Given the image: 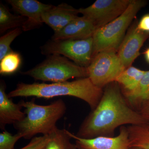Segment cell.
Returning <instances> with one entry per match:
<instances>
[{
  "label": "cell",
  "mask_w": 149,
  "mask_h": 149,
  "mask_svg": "<svg viewBox=\"0 0 149 149\" xmlns=\"http://www.w3.org/2000/svg\"><path fill=\"white\" fill-rule=\"evenodd\" d=\"M71 139L75 140L77 149H130L128 129L121 126L119 133L116 137L99 136L92 139H83L72 134L68 130Z\"/></svg>",
  "instance_id": "cell-9"
},
{
  "label": "cell",
  "mask_w": 149,
  "mask_h": 149,
  "mask_svg": "<svg viewBox=\"0 0 149 149\" xmlns=\"http://www.w3.org/2000/svg\"><path fill=\"white\" fill-rule=\"evenodd\" d=\"M130 147L149 149V121L143 124L127 127Z\"/></svg>",
  "instance_id": "cell-17"
},
{
  "label": "cell",
  "mask_w": 149,
  "mask_h": 149,
  "mask_svg": "<svg viewBox=\"0 0 149 149\" xmlns=\"http://www.w3.org/2000/svg\"><path fill=\"white\" fill-rule=\"evenodd\" d=\"M19 27L12 29L0 38V60L12 50L10 45L13 40L22 32Z\"/></svg>",
  "instance_id": "cell-21"
},
{
  "label": "cell",
  "mask_w": 149,
  "mask_h": 149,
  "mask_svg": "<svg viewBox=\"0 0 149 149\" xmlns=\"http://www.w3.org/2000/svg\"><path fill=\"white\" fill-rule=\"evenodd\" d=\"M49 135L50 140L46 149H77L76 144L70 142L71 138L67 130L57 128Z\"/></svg>",
  "instance_id": "cell-19"
},
{
  "label": "cell",
  "mask_w": 149,
  "mask_h": 149,
  "mask_svg": "<svg viewBox=\"0 0 149 149\" xmlns=\"http://www.w3.org/2000/svg\"><path fill=\"white\" fill-rule=\"evenodd\" d=\"M132 0H97L90 6L77 9L97 29L108 24L126 10Z\"/></svg>",
  "instance_id": "cell-8"
},
{
  "label": "cell",
  "mask_w": 149,
  "mask_h": 149,
  "mask_svg": "<svg viewBox=\"0 0 149 149\" xmlns=\"http://www.w3.org/2000/svg\"><path fill=\"white\" fill-rule=\"evenodd\" d=\"M130 149H141L139 148H130Z\"/></svg>",
  "instance_id": "cell-27"
},
{
  "label": "cell",
  "mask_w": 149,
  "mask_h": 149,
  "mask_svg": "<svg viewBox=\"0 0 149 149\" xmlns=\"http://www.w3.org/2000/svg\"><path fill=\"white\" fill-rule=\"evenodd\" d=\"M78 10L65 3L57 6H52L42 15L44 23L51 27L54 32L63 29L78 15Z\"/></svg>",
  "instance_id": "cell-12"
},
{
  "label": "cell",
  "mask_w": 149,
  "mask_h": 149,
  "mask_svg": "<svg viewBox=\"0 0 149 149\" xmlns=\"http://www.w3.org/2000/svg\"><path fill=\"white\" fill-rule=\"evenodd\" d=\"M20 104H15L6 93V85L1 82L0 85V126L4 129L7 124H15L25 117V113L21 111Z\"/></svg>",
  "instance_id": "cell-14"
},
{
  "label": "cell",
  "mask_w": 149,
  "mask_h": 149,
  "mask_svg": "<svg viewBox=\"0 0 149 149\" xmlns=\"http://www.w3.org/2000/svg\"><path fill=\"white\" fill-rule=\"evenodd\" d=\"M129 106L140 112L149 107V70L146 71L137 89L124 97Z\"/></svg>",
  "instance_id": "cell-15"
},
{
  "label": "cell",
  "mask_w": 149,
  "mask_h": 149,
  "mask_svg": "<svg viewBox=\"0 0 149 149\" xmlns=\"http://www.w3.org/2000/svg\"><path fill=\"white\" fill-rule=\"evenodd\" d=\"M24 108L25 117L15 124L17 133L23 138L29 139L37 134L49 135L57 128L56 123L65 113L66 107L62 100H57L47 105H40L35 101L19 103Z\"/></svg>",
  "instance_id": "cell-3"
},
{
  "label": "cell",
  "mask_w": 149,
  "mask_h": 149,
  "mask_svg": "<svg viewBox=\"0 0 149 149\" xmlns=\"http://www.w3.org/2000/svg\"><path fill=\"white\" fill-rule=\"evenodd\" d=\"M145 56L146 60L149 63V47L145 51Z\"/></svg>",
  "instance_id": "cell-26"
},
{
  "label": "cell",
  "mask_w": 149,
  "mask_h": 149,
  "mask_svg": "<svg viewBox=\"0 0 149 149\" xmlns=\"http://www.w3.org/2000/svg\"><path fill=\"white\" fill-rule=\"evenodd\" d=\"M140 113L145 119H146L148 121H149V107L142 110L140 112Z\"/></svg>",
  "instance_id": "cell-25"
},
{
  "label": "cell",
  "mask_w": 149,
  "mask_h": 149,
  "mask_svg": "<svg viewBox=\"0 0 149 149\" xmlns=\"http://www.w3.org/2000/svg\"><path fill=\"white\" fill-rule=\"evenodd\" d=\"M22 138L19 133L13 135L6 130L3 131L0 133V149H15L16 142Z\"/></svg>",
  "instance_id": "cell-22"
},
{
  "label": "cell",
  "mask_w": 149,
  "mask_h": 149,
  "mask_svg": "<svg viewBox=\"0 0 149 149\" xmlns=\"http://www.w3.org/2000/svg\"><path fill=\"white\" fill-rule=\"evenodd\" d=\"M22 59L20 54L11 51L0 60V73L2 74H13L19 68Z\"/></svg>",
  "instance_id": "cell-20"
},
{
  "label": "cell",
  "mask_w": 149,
  "mask_h": 149,
  "mask_svg": "<svg viewBox=\"0 0 149 149\" xmlns=\"http://www.w3.org/2000/svg\"><path fill=\"white\" fill-rule=\"evenodd\" d=\"M146 71L131 66L119 74L115 81L119 85L124 97L130 95L137 89Z\"/></svg>",
  "instance_id": "cell-16"
},
{
  "label": "cell",
  "mask_w": 149,
  "mask_h": 149,
  "mask_svg": "<svg viewBox=\"0 0 149 149\" xmlns=\"http://www.w3.org/2000/svg\"><path fill=\"white\" fill-rule=\"evenodd\" d=\"M104 91L94 85L88 77L69 82L52 83H20L8 94L10 98L35 97L50 99L60 96H71L83 100L93 110L98 104Z\"/></svg>",
  "instance_id": "cell-2"
},
{
  "label": "cell",
  "mask_w": 149,
  "mask_h": 149,
  "mask_svg": "<svg viewBox=\"0 0 149 149\" xmlns=\"http://www.w3.org/2000/svg\"><path fill=\"white\" fill-rule=\"evenodd\" d=\"M148 121L129 106L115 81L105 87L98 104L85 118L76 135L83 139L114 137L119 126L140 125Z\"/></svg>",
  "instance_id": "cell-1"
},
{
  "label": "cell",
  "mask_w": 149,
  "mask_h": 149,
  "mask_svg": "<svg viewBox=\"0 0 149 149\" xmlns=\"http://www.w3.org/2000/svg\"><path fill=\"white\" fill-rule=\"evenodd\" d=\"M97 28L84 17H77L63 29L54 32L52 40H83L93 37Z\"/></svg>",
  "instance_id": "cell-13"
},
{
  "label": "cell",
  "mask_w": 149,
  "mask_h": 149,
  "mask_svg": "<svg viewBox=\"0 0 149 149\" xmlns=\"http://www.w3.org/2000/svg\"><path fill=\"white\" fill-rule=\"evenodd\" d=\"M14 10L27 18L22 26V30L29 31L38 28L44 23L42 15L53 5L45 4L36 0H8Z\"/></svg>",
  "instance_id": "cell-11"
},
{
  "label": "cell",
  "mask_w": 149,
  "mask_h": 149,
  "mask_svg": "<svg viewBox=\"0 0 149 149\" xmlns=\"http://www.w3.org/2000/svg\"><path fill=\"white\" fill-rule=\"evenodd\" d=\"M149 38V33L138 29L136 23L130 27L117 52L125 69L140 55L141 48Z\"/></svg>",
  "instance_id": "cell-10"
},
{
  "label": "cell",
  "mask_w": 149,
  "mask_h": 149,
  "mask_svg": "<svg viewBox=\"0 0 149 149\" xmlns=\"http://www.w3.org/2000/svg\"><path fill=\"white\" fill-rule=\"evenodd\" d=\"M22 73L35 80L53 83L66 82L75 77H88L87 68L80 66L58 54L49 55L34 68Z\"/></svg>",
  "instance_id": "cell-5"
},
{
  "label": "cell",
  "mask_w": 149,
  "mask_h": 149,
  "mask_svg": "<svg viewBox=\"0 0 149 149\" xmlns=\"http://www.w3.org/2000/svg\"><path fill=\"white\" fill-rule=\"evenodd\" d=\"M43 54L62 55L80 66L87 68L93 59V37L83 40H52L41 48Z\"/></svg>",
  "instance_id": "cell-6"
},
{
  "label": "cell",
  "mask_w": 149,
  "mask_h": 149,
  "mask_svg": "<svg viewBox=\"0 0 149 149\" xmlns=\"http://www.w3.org/2000/svg\"><path fill=\"white\" fill-rule=\"evenodd\" d=\"M125 69L117 52L110 51L96 54L87 67L88 77L94 85L102 89L115 82Z\"/></svg>",
  "instance_id": "cell-7"
},
{
  "label": "cell",
  "mask_w": 149,
  "mask_h": 149,
  "mask_svg": "<svg viewBox=\"0 0 149 149\" xmlns=\"http://www.w3.org/2000/svg\"><path fill=\"white\" fill-rule=\"evenodd\" d=\"M50 138L49 135L33 137L27 146L19 149H46Z\"/></svg>",
  "instance_id": "cell-23"
},
{
  "label": "cell",
  "mask_w": 149,
  "mask_h": 149,
  "mask_svg": "<svg viewBox=\"0 0 149 149\" xmlns=\"http://www.w3.org/2000/svg\"><path fill=\"white\" fill-rule=\"evenodd\" d=\"M137 27L141 31L149 33V13L142 17L137 24Z\"/></svg>",
  "instance_id": "cell-24"
},
{
  "label": "cell",
  "mask_w": 149,
  "mask_h": 149,
  "mask_svg": "<svg viewBox=\"0 0 149 149\" xmlns=\"http://www.w3.org/2000/svg\"><path fill=\"white\" fill-rule=\"evenodd\" d=\"M27 18L22 15L11 13L8 9L1 3L0 4V33L2 34L7 30L22 27Z\"/></svg>",
  "instance_id": "cell-18"
},
{
  "label": "cell",
  "mask_w": 149,
  "mask_h": 149,
  "mask_svg": "<svg viewBox=\"0 0 149 149\" xmlns=\"http://www.w3.org/2000/svg\"><path fill=\"white\" fill-rule=\"evenodd\" d=\"M146 3L143 0H132L126 10L120 16L97 29L93 37V57L102 51L117 52L129 25Z\"/></svg>",
  "instance_id": "cell-4"
}]
</instances>
